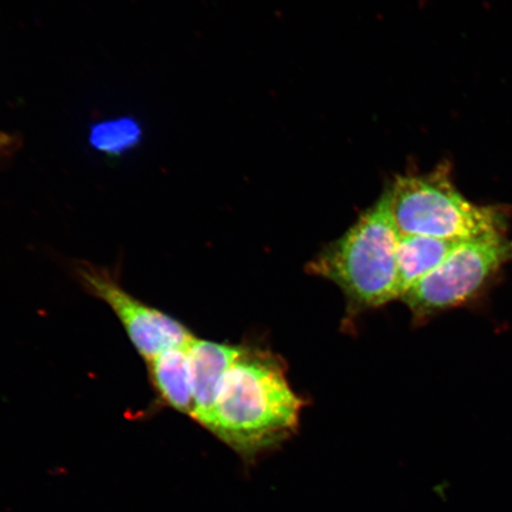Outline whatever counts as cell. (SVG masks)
<instances>
[{"label":"cell","mask_w":512,"mask_h":512,"mask_svg":"<svg viewBox=\"0 0 512 512\" xmlns=\"http://www.w3.org/2000/svg\"><path fill=\"white\" fill-rule=\"evenodd\" d=\"M17 139L11 134L0 131V158L8 157L17 147Z\"/></svg>","instance_id":"10"},{"label":"cell","mask_w":512,"mask_h":512,"mask_svg":"<svg viewBox=\"0 0 512 512\" xmlns=\"http://www.w3.org/2000/svg\"><path fill=\"white\" fill-rule=\"evenodd\" d=\"M302 408L283 362L271 352L242 347L221 382L209 430L252 459L291 437Z\"/></svg>","instance_id":"1"},{"label":"cell","mask_w":512,"mask_h":512,"mask_svg":"<svg viewBox=\"0 0 512 512\" xmlns=\"http://www.w3.org/2000/svg\"><path fill=\"white\" fill-rule=\"evenodd\" d=\"M147 363L152 386L159 398L176 411L191 416L194 409V389L188 347L166 350Z\"/></svg>","instance_id":"7"},{"label":"cell","mask_w":512,"mask_h":512,"mask_svg":"<svg viewBox=\"0 0 512 512\" xmlns=\"http://www.w3.org/2000/svg\"><path fill=\"white\" fill-rule=\"evenodd\" d=\"M460 242L430 236L400 235L398 253L400 297L430 274Z\"/></svg>","instance_id":"8"},{"label":"cell","mask_w":512,"mask_h":512,"mask_svg":"<svg viewBox=\"0 0 512 512\" xmlns=\"http://www.w3.org/2000/svg\"><path fill=\"white\" fill-rule=\"evenodd\" d=\"M76 274L89 293L111 307L146 361L166 350L187 348L195 338L178 320L126 292L110 272L83 264L76 266Z\"/></svg>","instance_id":"5"},{"label":"cell","mask_w":512,"mask_h":512,"mask_svg":"<svg viewBox=\"0 0 512 512\" xmlns=\"http://www.w3.org/2000/svg\"><path fill=\"white\" fill-rule=\"evenodd\" d=\"M399 240L383 194L341 239L325 247L309 268L341 288L352 307L375 309L400 297Z\"/></svg>","instance_id":"2"},{"label":"cell","mask_w":512,"mask_h":512,"mask_svg":"<svg viewBox=\"0 0 512 512\" xmlns=\"http://www.w3.org/2000/svg\"><path fill=\"white\" fill-rule=\"evenodd\" d=\"M400 235L470 241L503 235L504 217L466 200L446 169L399 176L384 192Z\"/></svg>","instance_id":"3"},{"label":"cell","mask_w":512,"mask_h":512,"mask_svg":"<svg viewBox=\"0 0 512 512\" xmlns=\"http://www.w3.org/2000/svg\"><path fill=\"white\" fill-rule=\"evenodd\" d=\"M142 136V126L136 120L120 118L94 125L89 134V142L96 151L119 156L137 146Z\"/></svg>","instance_id":"9"},{"label":"cell","mask_w":512,"mask_h":512,"mask_svg":"<svg viewBox=\"0 0 512 512\" xmlns=\"http://www.w3.org/2000/svg\"><path fill=\"white\" fill-rule=\"evenodd\" d=\"M242 347L192 339L188 347L192 389H194V418L209 430L223 377L226 376Z\"/></svg>","instance_id":"6"},{"label":"cell","mask_w":512,"mask_h":512,"mask_svg":"<svg viewBox=\"0 0 512 512\" xmlns=\"http://www.w3.org/2000/svg\"><path fill=\"white\" fill-rule=\"evenodd\" d=\"M511 256L512 245L503 235L460 242L401 298L418 317L450 309L470 299Z\"/></svg>","instance_id":"4"}]
</instances>
